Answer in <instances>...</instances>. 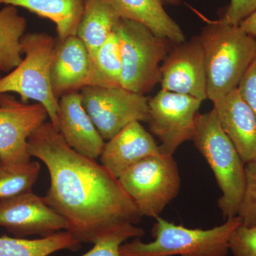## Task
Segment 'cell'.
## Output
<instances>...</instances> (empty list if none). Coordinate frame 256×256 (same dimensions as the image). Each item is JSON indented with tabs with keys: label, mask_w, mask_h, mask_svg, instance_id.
Returning <instances> with one entry per match:
<instances>
[{
	"label": "cell",
	"mask_w": 256,
	"mask_h": 256,
	"mask_svg": "<svg viewBox=\"0 0 256 256\" xmlns=\"http://www.w3.org/2000/svg\"><path fill=\"white\" fill-rule=\"evenodd\" d=\"M141 216L156 218L178 196L181 180L172 156L158 154L141 160L118 178Z\"/></svg>",
	"instance_id": "cell-7"
},
{
	"label": "cell",
	"mask_w": 256,
	"mask_h": 256,
	"mask_svg": "<svg viewBox=\"0 0 256 256\" xmlns=\"http://www.w3.org/2000/svg\"><path fill=\"white\" fill-rule=\"evenodd\" d=\"M28 152L50 174L44 200L79 242L94 244L120 232L144 235L136 226L142 216L118 178L96 160L72 149L50 121L28 138Z\"/></svg>",
	"instance_id": "cell-1"
},
{
	"label": "cell",
	"mask_w": 256,
	"mask_h": 256,
	"mask_svg": "<svg viewBox=\"0 0 256 256\" xmlns=\"http://www.w3.org/2000/svg\"><path fill=\"white\" fill-rule=\"evenodd\" d=\"M238 89L256 116V58L242 77Z\"/></svg>",
	"instance_id": "cell-27"
},
{
	"label": "cell",
	"mask_w": 256,
	"mask_h": 256,
	"mask_svg": "<svg viewBox=\"0 0 256 256\" xmlns=\"http://www.w3.org/2000/svg\"><path fill=\"white\" fill-rule=\"evenodd\" d=\"M152 229L154 240L133 238L120 247L121 256H227L230 237L242 220L238 216L210 229L190 228L161 217Z\"/></svg>",
	"instance_id": "cell-3"
},
{
	"label": "cell",
	"mask_w": 256,
	"mask_h": 256,
	"mask_svg": "<svg viewBox=\"0 0 256 256\" xmlns=\"http://www.w3.org/2000/svg\"><path fill=\"white\" fill-rule=\"evenodd\" d=\"M0 226L16 238H42L66 230L65 220L32 190L0 200Z\"/></svg>",
	"instance_id": "cell-10"
},
{
	"label": "cell",
	"mask_w": 256,
	"mask_h": 256,
	"mask_svg": "<svg viewBox=\"0 0 256 256\" xmlns=\"http://www.w3.org/2000/svg\"><path fill=\"white\" fill-rule=\"evenodd\" d=\"M162 90L208 99L206 65L198 36L174 44L161 67Z\"/></svg>",
	"instance_id": "cell-12"
},
{
	"label": "cell",
	"mask_w": 256,
	"mask_h": 256,
	"mask_svg": "<svg viewBox=\"0 0 256 256\" xmlns=\"http://www.w3.org/2000/svg\"><path fill=\"white\" fill-rule=\"evenodd\" d=\"M85 0H0V4L22 8L54 24L58 41L76 35Z\"/></svg>",
	"instance_id": "cell-19"
},
{
	"label": "cell",
	"mask_w": 256,
	"mask_h": 256,
	"mask_svg": "<svg viewBox=\"0 0 256 256\" xmlns=\"http://www.w3.org/2000/svg\"><path fill=\"white\" fill-rule=\"evenodd\" d=\"M204 54L208 99L215 102L238 88L256 58V40L238 25L210 22L198 36Z\"/></svg>",
	"instance_id": "cell-2"
},
{
	"label": "cell",
	"mask_w": 256,
	"mask_h": 256,
	"mask_svg": "<svg viewBox=\"0 0 256 256\" xmlns=\"http://www.w3.org/2000/svg\"><path fill=\"white\" fill-rule=\"evenodd\" d=\"M202 102L192 96L164 90L150 99L148 122L161 142V154L172 156L182 143L192 140Z\"/></svg>",
	"instance_id": "cell-9"
},
{
	"label": "cell",
	"mask_w": 256,
	"mask_h": 256,
	"mask_svg": "<svg viewBox=\"0 0 256 256\" xmlns=\"http://www.w3.org/2000/svg\"><path fill=\"white\" fill-rule=\"evenodd\" d=\"M112 0H85L76 35L92 57L114 33L120 20Z\"/></svg>",
	"instance_id": "cell-18"
},
{
	"label": "cell",
	"mask_w": 256,
	"mask_h": 256,
	"mask_svg": "<svg viewBox=\"0 0 256 256\" xmlns=\"http://www.w3.org/2000/svg\"><path fill=\"white\" fill-rule=\"evenodd\" d=\"M120 47L116 32L90 57V68L85 86L121 87Z\"/></svg>",
	"instance_id": "cell-21"
},
{
	"label": "cell",
	"mask_w": 256,
	"mask_h": 256,
	"mask_svg": "<svg viewBox=\"0 0 256 256\" xmlns=\"http://www.w3.org/2000/svg\"><path fill=\"white\" fill-rule=\"evenodd\" d=\"M213 109L244 162L256 160V116L238 88L214 102Z\"/></svg>",
	"instance_id": "cell-15"
},
{
	"label": "cell",
	"mask_w": 256,
	"mask_h": 256,
	"mask_svg": "<svg viewBox=\"0 0 256 256\" xmlns=\"http://www.w3.org/2000/svg\"><path fill=\"white\" fill-rule=\"evenodd\" d=\"M160 154L152 136L140 122L134 121L105 143L101 164L118 178L124 172L150 156Z\"/></svg>",
	"instance_id": "cell-14"
},
{
	"label": "cell",
	"mask_w": 256,
	"mask_h": 256,
	"mask_svg": "<svg viewBox=\"0 0 256 256\" xmlns=\"http://www.w3.org/2000/svg\"><path fill=\"white\" fill-rule=\"evenodd\" d=\"M48 117L38 102L24 104L11 94H0V159L30 160L28 138Z\"/></svg>",
	"instance_id": "cell-11"
},
{
	"label": "cell",
	"mask_w": 256,
	"mask_h": 256,
	"mask_svg": "<svg viewBox=\"0 0 256 256\" xmlns=\"http://www.w3.org/2000/svg\"><path fill=\"white\" fill-rule=\"evenodd\" d=\"M256 9V0H230L224 18L225 22L238 25Z\"/></svg>",
	"instance_id": "cell-26"
},
{
	"label": "cell",
	"mask_w": 256,
	"mask_h": 256,
	"mask_svg": "<svg viewBox=\"0 0 256 256\" xmlns=\"http://www.w3.org/2000/svg\"><path fill=\"white\" fill-rule=\"evenodd\" d=\"M229 252L233 256H256V228L239 226L234 230Z\"/></svg>",
	"instance_id": "cell-24"
},
{
	"label": "cell",
	"mask_w": 256,
	"mask_h": 256,
	"mask_svg": "<svg viewBox=\"0 0 256 256\" xmlns=\"http://www.w3.org/2000/svg\"><path fill=\"white\" fill-rule=\"evenodd\" d=\"M40 170L36 161L0 159V200L31 191Z\"/></svg>",
	"instance_id": "cell-22"
},
{
	"label": "cell",
	"mask_w": 256,
	"mask_h": 256,
	"mask_svg": "<svg viewBox=\"0 0 256 256\" xmlns=\"http://www.w3.org/2000/svg\"><path fill=\"white\" fill-rule=\"evenodd\" d=\"M192 140L210 165L222 192L218 206L224 218L236 216L245 188V163L220 127L214 109L198 114Z\"/></svg>",
	"instance_id": "cell-4"
},
{
	"label": "cell",
	"mask_w": 256,
	"mask_h": 256,
	"mask_svg": "<svg viewBox=\"0 0 256 256\" xmlns=\"http://www.w3.org/2000/svg\"><path fill=\"white\" fill-rule=\"evenodd\" d=\"M2 78L1 72H0V78Z\"/></svg>",
	"instance_id": "cell-30"
},
{
	"label": "cell",
	"mask_w": 256,
	"mask_h": 256,
	"mask_svg": "<svg viewBox=\"0 0 256 256\" xmlns=\"http://www.w3.org/2000/svg\"><path fill=\"white\" fill-rule=\"evenodd\" d=\"M26 26L16 6L4 5L0 10V72L10 73L22 62L21 42Z\"/></svg>",
	"instance_id": "cell-20"
},
{
	"label": "cell",
	"mask_w": 256,
	"mask_h": 256,
	"mask_svg": "<svg viewBox=\"0 0 256 256\" xmlns=\"http://www.w3.org/2000/svg\"><path fill=\"white\" fill-rule=\"evenodd\" d=\"M90 68L86 47L77 35L57 42L50 69V84L57 98L85 87Z\"/></svg>",
	"instance_id": "cell-16"
},
{
	"label": "cell",
	"mask_w": 256,
	"mask_h": 256,
	"mask_svg": "<svg viewBox=\"0 0 256 256\" xmlns=\"http://www.w3.org/2000/svg\"><path fill=\"white\" fill-rule=\"evenodd\" d=\"M112 2L120 18L142 24L173 44L185 42L184 34L165 11L162 0H112Z\"/></svg>",
	"instance_id": "cell-17"
},
{
	"label": "cell",
	"mask_w": 256,
	"mask_h": 256,
	"mask_svg": "<svg viewBox=\"0 0 256 256\" xmlns=\"http://www.w3.org/2000/svg\"><path fill=\"white\" fill-rule=\"evenodd\" d=\"M143 236L136 232H120L101 239L94 244L89 252L80 256H121L120 247L129 239L140 238Z\"/></svg>",
	"instance_id": "cell-25"
},
{
	"label": "cell",
	"mask_w": 256,
	"mask_h": 256,
	"mask_svg": "<svg viewBox=\"0 0 256 256\" xmlns=\"http://www.w3.org/2000/svg\"><path fill=\"white\" fill-rule=\"evenodd\" d=\"M58 130L79 154L94 160L100 158L106 142L84 108L80 92L66 94L58 100Z\"/></svg>",
	"instance_id": "cell-13"
},
{
	"label": "cell",
	"mask_w": 256,
	"mask_h": 256,
	"mask_svg": "<svg viewBox=\"0 0 256 256\" xmlns=\"http://www.w3.org/2000/svg\"><path fill=\"white\" fill-rule=\"evenodd\" d=\"M238 26L242 31L256 40V9L242 20Z\"/></svg>",
	"instance_id": "cell-28"
},
{
	"label": "cell",
	"mask_w": 256,
	"mask_h": 256,
	"mask_svg": "<svg viewBox=\"0 0 256 256\" xmlns=\"http://www.w3.org/2000/svg\"><path fill=\"white\" fill-rule=\"evenodd\" d=\"M21 43L24 55L22 62L0 78V94L15 92L24 104L34 100L42 104L50 122L58 130V98L53 92L50 78L57 42L48 34L32 32L25 34Z\"/></svg>",
	"instance_id": "cell-5"
},
{
	"label": "cell",
	"mask_w": 256,
	"mask_h": 256,
	"mask_svg": "<svg viewBox=\"0 0 256 256\" xmlns=\"http://www.w3.org/2000/svg\"><path fill=\"white\" fill-rule=\"evenodd\" d=\"M245 164V188L237 216L242 225L256 228V160Z\"/></svg>",
	"instance_id": "cell-23"
},
{
	"label": "cell",
	"mask_w": 256,
	"mask_h": 256,
	"mask_svg": "<svg viewBox=\"0 0 256 256\" xmlns=\"http://www.w3.org/2000/svg\"><path fill=\"white\" fill-rule=\"evenodd\" d=\"M82 105L104 140L134 121L148 122L149 99L122 87L85 86Z\"/></svg>",
	"instance_id": "cell-8"
},
{
	"label": "cell",
	"mask_w": 256,
	"mask_h": 256,
	"mask_svg": "<svg viewBox=\"0 0 256 256\" xmlns=\"http://www.w3.org/2000/svg\"><path fill=\"white\" fill-rule=\"evenodd\" d=\"M114 32L120 47L121 87L144 95L160 82L162 65L173 44L124 18L120 20Z\"/></svg>",
	"instance_id": "cell-6"
},
{
	"label": "cell",
	"mask_w": 256,
	"mask_h": 256,
	"mask_svg": "<svg viewBox=\"0 0 256 256\" xmlns=\"http://www.w3.org/2000/svg\"><path fill=\"white\" fill-rule=\"evenodd\" d=\"M164 1L170 4H178L181 2V0H164Z\"/></svg>",
	"instance_id": "cell-29"
}]
</instances>
